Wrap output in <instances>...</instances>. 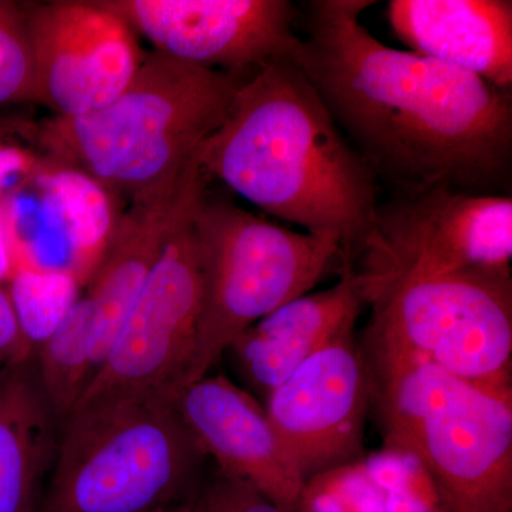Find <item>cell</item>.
Listing matches in <instances>:
<instances>
[{
	"mask_svg": "<svg viewBox=\"0 0 512 512\" xmlns=\"http://www.w3.org/2000/svg\"><path fill=\"white\" fill-rule=\"evenodd\" d=\"M192 161L174 184L128 202L109 247L84 286L93 313V375L156 265Z\"/></svg>",
	"mask_w": 512,
	"mask_h": 512,
	"instance_id": "16",
	"label": "cell"
},
{
	"mask_svg": "<svg viewBox=\"0 0 512 512\" xmlns=\"http://www.w3.org/2000/svg\"><path fill=\"white\" fill-rule=\"evenodd\" d=\"M93 313L80 295L49 338L36 349L40 386L59 427L72 416L93 376Z\"/></svg>",
	"mask_w": 512,
	"mask_h": 512,
	"instance_id": "18",
	"label": "cell"
},
{
	"mask_svg": "<svg viewBox=\"0 0 512 512\" xmlns=\"http://www.w3.org/2000/svg\"><path fill=\"white\" fill-rule=\"evenodd\" d=\"M387 19L410 52L512 90L511 0H390Z\"/></svg>",
	"mask_w": 512,
	"mask_h": 512,
	"instance_id": "14",
	"label": "cell"
},
{
	"mask_svg": "<svg viewBox=\"0 0 512 512\" xmlns=\"http://www.w3.org/2000/svg\"><path fill=\"white\" fill-rule=\"evenodd\" d=\"M197 158L207 177L266 214L335 242L342 269L375 238V175L295 62L245 80Z\"/></svg>",
	"mask_w": 512,
	"mask_h": 512,
	"instance_id": "2",
	"label": "cell"
},
{
	"mask_svg": "<svg viewBox=\"0 0 512 512\" xmlns=\"http://www.w3.org/2000/svg\"><path fill=\"white\" fill-rule=\"evenodd\" d=\"M171 512H303L272 500L247 481L208 464L194 490Z\"/></svg>",
	"mask_w": 512,
	"mask_h": 512,
	"instance_id": "21",
	"label": "cell"
},
{
	"mask_svg": "<svg viewBox=\"0 0 512 512\" xmlns=\"http://www.w3.org/2000/svg\"><path fill=\"white\" fill-rule=\"evenodd\" d=\"M370 396L353 332L313 353L268 393L265 412L306 484L360 457Z\"/></svg>",
	"mask_w": 512,
	"mask_h": 512,
	"instance_id": "12",
	"label": "cell"
},
{
	"mask_svg": "<svg viewBox=\"0 0 512 512\" xmlns=\"http://www.w3.org/2000/svg\"><path fill=\"white\" fill-rule=\"evenodd\" d=\"M35 355L20 329L8 289L0 285V369Z\"/></svg>",
	"mask_w": 512,
	"mask_h": 512,
	"instance_id": "23",
	"label": "cell"
},
{
	"mask_svg": "<svg viewBox=\"0 0 512 512\" xmlns=\"http://www.w3.org/2000/svg\"><path fill=\"white\" fill-rule=\"evenodd\" d=\"M247 79L154 52L103 109L35 127L40 153L128 202L174 184Z\"/></svg>",
	"mask_w": 512,
	"mask_h": 512,
	"instance_id": "3",
	"label": "cell"
},
{
	"mask_svg": "<svg viewBox=\"0 0 512 512\" xmlns=\"http://www.w3.org/2000/svg\"><path fill=\"white\" fill-rule=\"evenodd\" d=\"M12 274V252H10L8 235H6L5 225H3L2 218H0V285L6 286Z\"/></svg>",
	"mask_w": 512,
	"mask_h": 512,
	"instance_id": "24",
	"label": "cell"
},
{
	"mask_svg": "<svg viewBox=\"0 0 512 512\" xmlns=\"http://www.w3.org/2000/svg\"><path fill=\"white\" fill-rule=\"evenodd\" d=\"M511 195L436 188L379 205L376 235L353 265L365 302L410 276L511 269Z\"/></svg>",
	"mask_w": 512,
	"mask_h": 512,
	"instance_id": "9",
	"label": "cell"
},
{
	"mask_svg": "<svg viewBox=\"0 0 512 512\" xmlns=\"http://www.w3.org/2000/svg\"><path fill=\"white\" fill-rule=\"evenodd\" d=\"M376 3L311 0L299 10L296 64L342 133L396 195H510L512 90L384 45L362 22Z\"/></svg>",
	"mask_w": 512,
	"mask_h": 512,
	"instance_id": "1",
	"label": "cell"
},
{
	"mask_svg": "<svg viewBox=\"0 0 512 512\" xmlns=\"http://www.w3.org/2000/svg\"><path fill=\"white\" fill-rule=\"evenodd\" d=\"M384 439L430 478L439 512L512 511V390L419 357H365Z\"/></svg>",
	"mask_w": 512,
	"mask_h": 512,
	"instance_id": "4",
	"label": "cell"
},
{
	"mask_svg": "<svg viewBox=\"0 0 512 512\" xmlns=\"http://www.w3.org/2000/svg\"><path fill=\"white\" fill-rule=\"evenodd\" d=\"M207 185L195 157L156 265L76 409L127 394L175 399L183 389L201 306L194 212Z\"/></svg>",
	"mask_w": 512,
	"mask_h": 512,
	"instance_id": "8",
	"label": "cell"
},
{
	"mask_svg": "<svg viewBox=\"0 0 512 512\" xmlns=\"http://www.w3.org/2000/svg\"><path fill=\"white\" fill-rule=\"evenodd\" d=\"M156 52L249 79L298 62L301 12L289 0H100Z\"/></svg>",
	"mask_w": 512,
	"mask_h": 512,
	"instance_id": "10",
	"label": "cell"
},
{
	"mask_svg": "<svg viewBox=\"0 0 512 512\" xmlns=\"http://www.w3.org/2000/svg\"><path fill=\"white\" fill-rule=\"evenodd\" d=\"M35 66V103L55 116L106 107L143 63L137 35L100 0L23 5Z\"/></svg>",
	"mask_w": 512,
	"mask_h": 512,
	"instance_id": "11",
	"label": "cell"
},
{
	"mask_svg": "<svg viewBox=\"0 0 512 512\" xmlns=\"http://www.w3.org/2000/svg\"><path fill=\"white\" fill-rule=\"evenodd\" d=\"M43 154L8 131L0 130V200L6 192L36 170Z\"/></svg>",
	"mask_w": 512,
	"mask_h": 512,
	"instance_id": "22",
	"label": "cell"
},
{
	"mask_svg": "<svg viewBox=\"0 0 512 512\" xmlns=\"http://www.w3.org/2000/svg\"><path fill=\"white\" fill-rule=\"evenodd\" d=\"M175 406L208 460L272 500L301 507L305 483L265 407L225 376L183 387Z\"/></svg>",
	"mask_w": 512,
	"mask_h": 512,
	"instance_id": "13",
	"label": "cell"
},
{
	"mask_svg": "<svg viewBox=\"0 0 512 512\" xmlns=\"http://www.w3.org/2000/svg\"><path fill=\"white\" fill-rule=\"evenodd\" d=\"M35 103V66L23 6L0 0V107Z\"/></svg>",
	"mask_w": 512,
	"mask_h": 512,
	"instance_id": "20",
	"label": "cell"
},
{
	"mask_svg": "<svg viewBox=\"0 0 512 512\" xmlns=\"http://www.w3.org/2000/svg\"><path fill=\"white\" fill-rule=\"evenodd\" d=\"M6 289L33 352L62 323L82 295V285L72 275L29 268H16Z\"/></svg>",
	"mask_w": 512,
	"mask_h": 512,
	"instance_id": "19",
	"label": "cell"
},
{
	"mask_svg": "<svg viewBox=\"0 0 512 512\" xmlns=\"http://www.w3.org/2000/svg\"><path fill=\"white\" fill-rule=\"evenodd\" d=\"M365 303L355 272L342 269L338 284L276 309L245 330L231 349L248 379L268 396L313 353L353 332Z\"/></svg>",
	"mask_w": 512,
	"mask_h": 512,
	"instance_id": "15",
	"label": "cell"
},
{
	"mask_svg": "<svg viewBox=\"0 0 512 512\" xmlns=\"http://www.w3.org/2000/svg\"><path fill=\"white\" fill-rule=\"evenodd\" d=\"M208 464L173 397L100 400L60 427L37 512H171Z\"/></svg>",
	"mask_w": 512,
	"mask_h": 512,
	"instance_id": "5",
	"label": "cell"
},
{
	"mask_svg": "<svg viewBox=\"0 0 512 512\" xmlns=\"http://www.w3.org/2000/svg\"><path fill=\"white\" fill-rule=\"evenodd\" d=\"M59 423L35 355L0 369V512H37L55 461Z\"/></svg>",
	"mask_w": 512,
	"mask_h": 512,
	"instance_id": "17",
	"label": "cell"
},
{
	"mask_svg": "<svg viewBox=\"0 0 512 512\" xmlns=\"http://www.w3.org/2000/svg\"><path fill=\"white\" fill-rule=\"evenodd\" d=\"M201 306L184 386L197 382L259 320L308 295L332 266L335 242L272 224L207 188L194 212Z\"/></svg>",
	"mask_w": 512,
	"mask_h": 512,
	"instance_id": "6",
	"label": "cell"
},
{
	"mask_svg": "<svg viewBox=\"0 0 512 512\" xmlns=\"http://www.w3.org/2000/svg\"><path fill=\"white\" fill-rule=\"evenodd\" d=\"M366 303L365 356L419 357L468 382L511 389V269L397 279Z\"/></svg>",
	"mask_w": 512,
	"mask_h": 512,
	"instance_id": "7",
	"label": "cell"
}]
</instances>
